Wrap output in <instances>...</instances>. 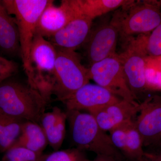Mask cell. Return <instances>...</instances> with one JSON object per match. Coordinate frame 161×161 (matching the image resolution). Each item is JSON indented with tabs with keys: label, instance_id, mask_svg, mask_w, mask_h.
<instances>
[{
	"label": "cell",
	"instance_id": "cell-1",
	"mask_svg": "<svg viewBox=\"0 0 161 161\" xmlns=\"http://www.w3.org/2000/svg\"><path fill=\"white\" fill-rule=\"evenodd\" d=\"M48 103L37 90L13 77L0 83V112L39 123Z\"/></svg>",
	"mask_w": 161,
	"mask_h": 161
},
{
	"label": "cell",
	"instance_id": "cell-2",
	"mask_svg": "<svg viewBox=\"0 0 161 161\" xmlns=\"http://www.w3.org/2000/svg\"><path fill=\"white\" fill-rule=\"evenodd\" d=\"M66 112L71 138L76 148L114 161L121 158L109 135L101 129L90 113L68 110Z\"/></svg>",
	"mask_w": 161,
	"mask_h": 161
},
{
	"label": "cell",
	"instance_id": "cell-3",
	"mask_svg": "<svg viewBox=\"0 0 161 161\" xmlns=\"http://www.w3.org/2000/svg\"><path fill=\"white\" fill-rule=\"evenodd\" d=\"M50 0H3V6L15 19L19 34L20 56L27 82L31 84L32 75L30 52L41 14Z\"/></svg>",
	"mask_w": 161,
	"mask_h": 161
},
{
	"label": "cell",
	"instance_id": "cell-4",
	"mask_svg": "<svg viewBox=\"0 0 161 161\" xmlns=\"http://www.w3.org/2000/svg\"><path fill=\"white\" fill-rule=\"evenodd\" d=\"M57 48L53 95L63 102L76 91L89 83V68L81 63L75 51Z\"/></svg>",
	"mask_w": 161,
	"mask_h": 161
},
{
	"label": "cell",
	"instance_id": "cell-5",
	"mask_svg": "<svg viewBox=\"0 0 161 161\" xmlns=\"http://www.w3.org/2000/svg\"><path fill=\"white\" fill-rule=\"evenodd\" d=\"M57 48L49 40L36 33L30 52L32 78L31 86L49 103L53 95Z\"/></svg>",
	"mask_w": 161,
	"mask_h": 161
},
{
	"label": "cell",
	"instance_id": "cell-6",
	"mask_svg": "<svg viewBox=\"0 0 161 161\" xmlns=\"http://www.w3.org/2000/svg\"><path fill=\"white\" fill-rule=\"evenodd\" d=\"M90 79L121 99L138 104L127 82L118 54L93 64L89 68Z\"/></svg>",
	"mask_w": 161,
	"mask_h": 161
},
{
	"label": "cell",
	"instance_id": "cell-7",
	"mask_svg": "<svg viewBox=\"0 0 161 161\" xmlns=\"http://www.w3.org/2000/svg\"><path fill=\"white\" fill-rule=\"evenodd\" d=\"M123 11L120 33L125 37L152 32L161 23V7L157 1L134 2Z\"/></svg>",
	"mask_w": 161,
	"mask_h": 161
},
{
	"label": "cell",
	"instance_id": "cell-8",
	"mask_svg": "<svg viewBox=\"0 0 161 161\" xmlns=\"http://www.w3.org/2000/svg\"><path fill=\"white\" fill-rule=\"evenodd\" d=\"M123 11H117L110 22L91 31L86 42V54L90 64H93L113 56L115 52Z\"/></svg>",
	"mask_w": 161,
	"mask_h": 161
},
{
	"label": "cell",
	"instance_id": "cell-9",
	"mask_svg": "<svg viewBox=\"0 0 161 161\" xmlns=\"http://www.w3.org/2000/svg\"><path fill=\"white\" fill-rule=\"evenodd\" d=\"M145 36L131 41L118 54L129 86L134 96L147 89L146 71L147 56L144 45Z\"/></svg>",
	"mask_w": 161,
	"mask_h": 161
},
{
	"label": "cell",
	"instance_id": "cell-10",
	"mask_svg": "<svg viewBox=\"0 0 161 161\" xmlns=\"http://www.w3.org/2000/svg\"><path fill=\"white\" fill-rule=\"evenodd\" d=\"M121 98L97 84L87 83L63 101L68 111H81L101 108L115 103Z\"/></svg>",
	"mask_w": 161,
	"mask_h": 161
},
{
	"label": "cell",
	"instance_id": "cell-11",
	"mask_svg": "<svg viewBox=\"0 0 161 161\" xmlns=\"http://www.w3.org/2000/svg\"><path fill=\"white\" fill-rule=\"evenodd\" d=\"M141 108V104H134L121 99L106 107L92 110L91 113L101 129L107 132L119 125L132 120V117L139 112Z\"/></svg>",
	"mask_w": 161,
	"mask_h": 161
},
{
	"label": "cell",
	"instance_id": "cell-12",
	"mask_svg": "<svg viewBox=\"0 0 161 161\" xmlns=\"http://www.w3.org/2000/svg\"><path fill=\"white\" fill-rule=\"evenodd\" d=\"M93 20L80 17L74 19L48 40L57 48L75 51L86 42L91 31Z\"/></svg>",
	"mask_w": 161,
	"mask_h": 161
},
{
	"label": "cell",
	"instance_id": "cell-13",
	"mask_svg": "<svg viewBox=\"0 0 161 161\" xmlns=\"http://www.w3.org/2000/svg\"><path fill=\"white\" fill-rule=\"evenodd\" d=\"M140 114L135 121L143 146H148L161 137V101L148 99L141 104Z\"/></svg>",
	"mask_w": 161,
	"mask_h": 161
},
{
	"label": "cell",
	"instance_id": "cell-14",
	"mask_svg": "<svg viewBox=\"0 0 161 161\" xmlns=\"http://www.w3.org/2000/svg\"><path fill=\"white\" fill-rule=\"evenodd\" d=\"M73 19L88 18L92 20L109 12L122 7L129 8L135 1L129 0H65Z\"/></svg>",
	"mask_w": 161,
	"mask_h": 161
},
{
	"label": "cell",
	"instance_id": "cell-15",
	"mask_svg": "<svg viewBox=\"0 0 161 161\" xmlns=\"http://www.w3.org/2000/svg\"><path fill=\"white\" fill-rule=\"evenodd\" d=\"M71 20L63 1L57 6L50 0L38 20L36 33L48 40Z\"/></svg>",
	"mask_w": 161,
	"mask_h": 161
},
{
	"label": "cell",
	"instance_id": "cell-16",
	"mask_svg": "<svg viewBox=\"0 0 161 161\" xmlns=\"http://www.w3.org/2000/svg\"><path fill=\"white\" fill-rule=\"evenodd\" d=\"M67 116L66 112L55 107L50 112H44L39 124L42 128L48 145L54 151L59 150L65 138Z\"/></svg>",
	"mask_w": 161,
	"mask_h": 161
},
{
	"label": "cell",
	"instance_id": "cell-17",
	"mask_svg": "<svg viewBox=\"0 0 161 161\" xmlns=\"http://www.w3.org/2000/svg\"><path fill=\"white\" fill-rule=\"evenodd\" d=\"M0 51L11 57L20 56L19 34L15 19L0 1Z\"/></svg>",
	"mask_w": 161,
	"mask_h": 161
},
{
	"label": "cell",
	"instance_id": "cell-18",
	"mask_svg": "<svg viewBox=\"0 0 161 161\" xmlns=\"http://www.w3.org/2000/svg\"><path fill=\"white\" fill-rule=\"evenodd\" d=\"M48 145L46 135L39 124L25 121L19 136L13 146L23 147L35 152L43 153Z\"/></svg>",
	"mask_w": 161,
	"mask_h": 161
},
{
	"label": "cell",
	"instance_id": "cell-19",
	"mask_svg": "<svg viewBox=\"0 0 161 161\" xmlns=\"http://www.w3.org/2000/svg\"><path fill=\"white\" fill-rule=\"evenodd\" d=\"M24 121L0 112V152L4 153L14 145Z\"/></svg>",
	"mask_w": 161,
	"mask_h": 161
},
{
	"label": "cell",
	"instance_id": "cell-20",
	"mask_svg": "<svg viewBox=\"0 0 161 161\" xmlns=\"http://www.w3.org/2000/svg\"><path fill=\"white\" fill-rule=\"evenodd\" d=\"M142 140L136 126L135 121H131L127 130L126 152L125 155L140 161L145 156Z\"/></svg>",
	"mask_w": 161,
	"mask_h": 161
},
{
	"label": "cell",
	"instance_id": "cell-21",
	"mask_svg": "<svg viewBox=\"0 0 161 161\" xmlns=\"http://www.w3.org/2000/svg\"><path fill=\"white\" fill-rule=\"evenodd\" d=\"M1 161H43L44 154L23 147L13 146L4 153Z\"/></svg>",
	"mask_w": 161,
	"mask_h": 161
},
{
	"label": "cell",
	"instance_id": "cell-22",
	"mask_svg": "<svg viewBox=\"0 0 161 161\" xmlns=\"http://www.w3.org/2000/svg\"><path fill=\"white\" fill-rule=\"evenodd\" d=\"M85 151L78 148L58 150L44 154L43 161H89Z\"/></svg>",
	"mask_w": 161,
	"mask_h": 161
},
{
	"label": "cell",
	"instance_id": "cell-23",
	"mask_svg": "<svg viewBox=\"0 0 161 161\" xmlns=\"http://www.w3.org/2000/svg\"><path fill=\"white\" fill-rule=\"evenodd\" d=\"M144 45L147 55L150 57H161V23L150 35L145 36Z\"/></svg>",
	"mask_w": 161,
	"mask_h": 161
},
{
	"label": "cell",
	"instance_id": "cell-24",
	"mask_svg": "<svg viewBox=\"0 0 161 161\" xmlns=\"http://www.w3.org/2000/svg\"><path fill=\"white\" fill-rule=\"evenodd\" d=\"M132 120L119 125L109 131L110 137L114 147L125 155L126 152L127 130Z\"/></svg>",
	"mask_w": 161,
	"mask_h": 161
},
{
	"label": "cell",
	"instance_id": "cell-25",
	"mask_svg": "<svg viewBox=\"0 0 161 161\" xmlns=\"http://www.w3.org/2000/svg\"><path fill=\"white\" fill-rule=\"evenodd\" d=\"M19 69L18 64L0 56V83L13 77Z\"/></svg>",
	"mask_w": 161,
	"mask_h": 161
},
{
	"label": "cell",
	"instance_id": "cell-26",
	"mask_svg": "<svg viewBox=\"0 0 161 161\" xmlns=\"http://www.w3.org/2000/svg\"><path fill=\"white\" fill-rule=\"evenodd\" d=\"M146 82L147 88L161 90V71L152 68L146 69Z\"/></svg>",
	"mask_w": 161,
	"mask_h": 161
},
{
	"label": "cell",
	"instance_id": "cell-27",
	"mask_svg": "<svg viewBox=\"0 0 161 161\" xmlns=\"http://www.w3.org/2000/svg\"><path fill=\"white\" fill-rule=\"evenodd\" d=\"M145 157L147 158H149L152 161H161V157H159L148 155V154H145Z\"/></svg>",
	"mask_w": 161,
	"mask_h": 161
},
{
	"label": "cell",
	"instance_id": "cell-28",
	"mask_svg": "<svg viewBox=\"0 0 161 161\" xmlns=\"http://www.w3.org/2000/svg\"><path fill=\"white\" fill-rule=\"evenodd\" d=\"M89 161H114L110 159L105 158L97 156V158L93 160H89Z\"/></svg>",
	"mask_w": 161,
	"mask_h": 161
},
{
	"label": "cell",
	"instance_id": "cell-29",
	"mask_svg": "<svg viewBox=\"0 0 161 161\" xmlns=\"http://www.w3.org/2000/svg\"><path fill=\"white\" fill-rule=\"evenodd\" d=\"M140 161H148V160L147 159V158H146L145 157V156H144V158H142V159Z\"/></svg>",
	"mask_w": 161,
	"mask_h": 161
},
{
	"label": "cell",
	"instance_id": "cell-30",
	"mask_svg": "<svg viewBox=\"0 0 161 161\" xmlns=\"http://www.w3.org/2000/svg\"></svg>",
	"mask_w": 161,
	"mask_h": 161
}]
</instances>
